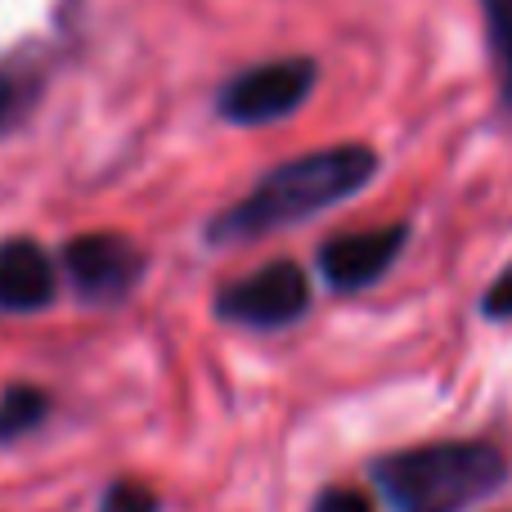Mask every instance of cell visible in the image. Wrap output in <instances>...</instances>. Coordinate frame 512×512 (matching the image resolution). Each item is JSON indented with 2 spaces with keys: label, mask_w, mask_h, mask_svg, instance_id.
I'll return each instance as SVG.
<instances>
[{
  "label": "cell",
  "mask_w": 512,
  "mask_h": 512,
  "mask_svg": "<svg viewBox=\"0 0 512 512\" xmlns=\"http://www.w3.org/2000/svg\"><path fill=\"white\" fill-rule=\"evenodd\" d=\"M378 171H382L378 149L360 140H342V144H328V149L297 153L288 162H274L239 203L221 207L203 225V239L212 248H234V243L261 239V234L306 225L315 216L333 212L337 203L360 198L378 180Z\"/></svg>",
  "instance_id": "cell-1"
},
{
  "label": "cell",
  "mask_w": 512,
  "mask_h": 512,
  "mask_svg": "<svg viewBox=\"0 0 512 512\" xmlns=\"http://www.w3.org/2000/svg\"><path fill=\"white\" fill-rule=\"evenodd\" d=\"M373 490L391 512H468L508 481V454L495 441H423L378 454L369 463Z\"/></svg>",
  "instance_id": "cell-2"
},
{
  "label": "cell",
  "mask_w": 512,
  "mask_h": 512,
  "mask_svg": "<svg viewBox=\"0 0 512 512\" xmlns=\"http://www.w3.org/2000/svg\"><path fill=\"white\" fill-rule=\"evenodd\" d=\"M319 86V59L315 54H279L261 59L252 68H239L216 90V117L243 131L256 126L288 122L292 113L306 108V99Z\"/></svg>",
  "instance_id": "cell-3"
},
{
  "label": "cell",
  "mask_w": 512,
  "mask_h": 512,
  "mask_svg": "<svg viewBox=\"0 0 512 512\" xmlns=\"http://www.w3.org/2000/svg\"><path fill=\"white\" fill-rule=\"evenodd\" d=\"M310 274L292 256H274V261L256 265L248 274H234L212 292V315L221 324L248 328V333H274V328H292L310 315Z\"/></svg>",
  "instance_id": "cell-4"
},
{
  "label": "cell",
  "mask_w": 512,
  "mask_h": 512,
  "mask_svg": "<svg viewBox=\"0 0 512 512\" xmlns=\"http://www.w3.org/2000/svg\"><path fill=\"white\" fill-rule=\"evenodd\" d=\"M59 270L77 301L86 306H122L149 270V252L117 230L72 234L59 252Z\"/></svg>",
  "instance_id": "cell-5"
},
{
  "label": "cell",
  "mask_w": 512,
  "mask_h": 512,
  "mask_svg": "<svg viewBox=\"0 0 512 512\" xmlns=\"http://www.w3.org/2000/svg\"><path fill=\"white\" fill-rule=\"evenodd\" d=\"M409 234H414L409 221H387V225H369V230L333 234V239L315 252V274L337 297H346V292H369L373 283L400 261Z\"/></svg>",
  "instance_id": "cell-6"
},
{
  "label": "cell",
  "mask_w": 512,
  "mask_h": 512,
  "mask_svg": "<svg viewBox=\"0 0 512 512\" xmlns=\"http://www.w3.org/2000/svg\"><path fill=\"white\" fill-rule=\"evenodd\" d=\"M59 301V261L32 234L0 239V315H36Z\"/></svg>",
  "instance_id": "cell-7"
},
{
  "label": "cell",
  "mask_w": 512,
  "mask_h": 512,
  "mask_svg": "<svg viewBox=\"0 0 512 512\" xmlns=\"http://www.w3.org/2000/svg\"><path fill=\"white\" fill-rule=\"evenodd\" d=\"M50 68L54 59L41 50H18L0 59V140L32 117V108L50 86Z\"/></svg>",
  "instance_id": "cell-8"
},
{
  "label": "cell",
  "mask_w": 512,
  "mask_h": 512,
  "mask_svg": "<svg viewBox=\"0 0 512 512\" xmlns=\"http://www.w3.org/2000/svg\"><path fill=\"white\" fill-rule=\"evenodd\" d=\"M54 414V396L36 382H9L0 391V445H14L23 436L41 432L45 418Z\"/></svg>",
  "instance_id": "cell-9"
},
{
  "label": "cell",
  "mask_w": 512,
  "mask_h": 512,
  "mask_svg": "<svg viewBox=\"0 0 512 512\" xmlns=\"http://www.w3.org/2000/svg\"><path fill=\"white\" fill-rule=\"evenodd\" d=\"M486 18V45L499 81V104L512 113V0H477Z\"/></svg>",
  "instance_id": "cell-10"
},
{
  "label": "cell",
  "mask_w": 512,
  "mask_h": 512,
  "mask_svg": "<svg viewBox=\"0 0 512 512\" xmlns=\"http://www.w3.org/2000/svg\"><path fill=\"white\" fill-rule=\"evenodd\" d=\"M99 512H162V495L140 477H113L99 490Z\"/></svg>",
  "instance_id": "cell-11"
},
{
  "label": "cell",
  "mask_w": 512,
  "mask_h": 512,
  "mask_svg": "<svg viewBox=\"0 0 512 512\" xmlns=\"http://www.w3.org/2000/svg\"><path fill=\"white\" fill-rule=\"evenodd\" d=\"M310 512H378V504L360 486H324L315 495V504H310Z\"/></svg>",
  "instance_id": "cell-12"
},
{
  "label": "cell",
  "mask_w": 512,
  "mask_h": 512,
  "mask_svg": "<svg viewBox=\"0 0 512 512\" xmlns=\"http://www.w3.org/2000/svg\"><path fill=\"white\" fill-rule=\"evenodd\" d=\"M477 310H481V319H490V324H508L512 319V261L495 274V283L481 292Z\"/></svg>",
  "instance_id": "cell-13"
}]
</instances>
